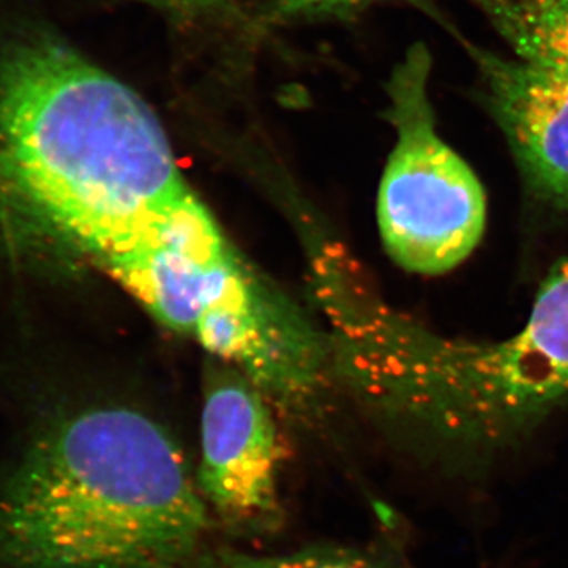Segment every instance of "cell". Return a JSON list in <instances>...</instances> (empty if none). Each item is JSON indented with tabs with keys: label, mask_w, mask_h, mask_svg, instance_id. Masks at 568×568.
<instances>
[{
	"label": "cell",
	"mask_w": 568,
	"mask_h": 568,
	"mask_svg": "<svg viewBox=\"0 0 568 568\" xmlns=\"http://www.w3.org/2000/svg\"><path fill=\"white\" fill-rule=\"evenodd\" d=\"M432 69V52L418 41L388 78L384 118L396 142L379 185L377 223L399 267L435 276L457 267L480 244L487 196L473 168L437 133Z\"/></svg>",
	"instance_id": "277c9868"
},
{
	"label": "cell",
	"mask_w": 568,
	"mask_h": 568,
	"mask_svg": "<svg viewBox=\"0 0 568 568\" xmlns=\"http://www.w3.org/2000/svg\"><path fill=\"white\" fill-rule=\"evenodd\" d=\"M204 211L132 88L51 29L0 36V264L78 257L118 282Z\"/></svg>",
	"instance_id": "6da1fadb"
},
{
	"label": "cell",
	"mask_w": 568,
	"mask_h": 568,
	"mask_svg": "<svg viewBox=\"0 0 568 568\" xmlns=\"http://www.w3.org/2000/svg\"><path fill=\"white\" fill-rule=\"evenodd\" d=\"M213 526L181 444L136 407L51 418L0 473V568H185Z\"/></svg>",
	"instance_id": "7a4b0ae2"
},
{
	"label": "cell",
	"mask_w": 568,
	"mask_h": 568,
	"mask_svg": "<svg viewBox=\"0 0 568 568\" xmlns=\"http://www.w3.org/2000/svg\"><path fill=\"white\" fill-rule=\"evenodd\" d=\"M185 568H413L405 559L373 548L312 547L257 555L233 547H205Z\"/></svg>",
	"instance_id": "ba28073f"
},
{
	"label": "cell",
	"mask_w": 568,
	"mask_h": 568,
	"mask_svg": "<svg viewBox=\"0 0 568 568\" xmlns=\"http://www.w3.org/2000/svg\"><path fill=\"white\" fill-rule=\"evenodd\" d=\"M286 447L267 395L227 364L207 376L194 473L213 525L244 538L282 528Z\"/></svg>",
	"instance_id": "5b68a950"
},
{
	"label": "cell",
	"mask_w": 568,
	"mask_h": 568,
	"mask_svg": "<svg viewBox=\"0 0 568 568\" xmlns=\"http://www.w3.org/2000/svg\"><path fill=\"white\" fill-rule=\"evenodd\" d=\"M144 3L179 21H194L226 9L233 0H130Z\"/></svg>",
	"instance_id": "30bf717a"
},
{
	"label": "cell",
	"mask_w": 568,
	"mask_h": 568,
	"mask_svg": "<svg viewBox=\"0 0 568 568\" xmlns=\"http://www.w3.org/2000/svg\"><path fill=\"white\" fill-rule=\"evenodd\" d=\"M377 0H261L254 28L261 32L305 22L342 21L368 9Z\"/></svg>",
	"instance_id": "9c48e42d"
},
{
	"label": "cell",
	"mask_w": 568,
	"mask_h": 568,
	"mask_svg": "<svg viewBox=\"0 0 568 568\" xmlns=\"http://www.w3.org/2000/svg\"><path fill=\"white\" fill-rule=\"evenodd\" d=\"M357 327L355 390L429 473L480 477L568 403V261L500 342L447 338L384 310Z\"/></svg>",
	"instance_id": "3957f363"
},
{
	"label": "cell",
	"mask_w": 568,
	"mask_h": 568,
	"mask_svg": "<svg viewBox=\"0 0 568 568\" xmlns=\"http://www.w3.org/2000/svg\"><path fill=\"white\" fill-rule=\"evenodd\" d=\"M476 63L478 99L506 136L538 200L568 209V71L503 58L463 40Z\"/></svg>",
	"instance_id": "8992f818"
},
{
	"label": "cell",
	"mask_w": 568,
	"mask_h": 568,
	"mask_svg": "<svg viewBox=\"0 0 568 568\" xmlns=\"http://www.w3.org/2000/svg\"><path fill=\"white\" fill-rule=\"evenodd\" d=\"M519 61L568 71V0H470Z\"/></svg>",
	"instance_id": "52a82bcc"
}]
</instances>
